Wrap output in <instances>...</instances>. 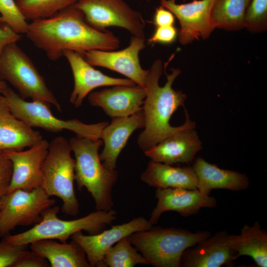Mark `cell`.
<instances>
[{
  "mask_svg": "<svg viewBox=\"0 0 267 267\" xmlns=\"http://www.w3.org/2000/svg\"><path fill=\"white\" fill-rule=\"evenodd\" d=\"M26 35L53 61L62 57L65 50L81 54L91 50H113L119 48L120 43L112 33L88 24L74 4L50 17L32 21Z\"/></svg>",
  "mask_w": 267,
  "mask_h": 267,
  "instance_id": "6da1fadb",
  "label": "cell"
},
{
  "mask_svg": "<svg viewBox=\"0 0 267 267\" xmlns=\"http://www.w3.org/2000/svg\"><path fill=\"white\" fill-rule=\"evenodd\" d=\"M163 66L161 60L155 61L146 75L144 89L146 97L142 106L144 129L137 138L139 147L144 152L151 149L159 142L182 128L183 124L173 127L170 124L173 114L180 106H183L186 95L172 88L181 71L172 68L171 73L165 72L167 81L163 86L159 85Z\"/></svg>",
  "mask_w": 267,
  "mask_h": 267,
  "instance_id": "7a4b0ae2",
  "label": "cell"
},
{
  "mask_svg": "<svg viewBox=\"0 0 267 267\" xmlns=\"http://www.w3.org/2000/svg\"><path fill=\"white\" fill-rule=\"evenodd\" d=\"M69 142L75 157V180L78 189L87 188L94 199L96 210L112 209V191L118 174L115 169L105 167L100 160L98 151L103 141L76 135Z\"/></svg>",
  "mask_w": 267,
  "mask_h": 267,
  "instance_id": "3957f363",
  "label": "cell"
},
{
  "mask_svg": "<svg viewBox=\"0 0 267 267\" xmlns=\"http://www.w3.org/2000/svg\"><path fill=\"white\" fill-rule=\"evenodd\" d=\"M210 235L208 231L192 232L181 228L152 226L148 229L134 232L127 238L149 265L155 267H180L184 251Z\"/></svg>",
  "mask_w": 267,
  "mask_h": 267,
  "instance_id": "277c9868",
  "label": "cell"
},
{
  "mask_svg": "<svg viewBox=\"0 0 267 267\" xmlns=\"http://www.w3.org/2000/svg\"><path fill=\"white\" fill-rule=\"evenodd\" d=\"M59 208L52 206L42 214V220L30 229L14 235L8 234L3 240L7 242L29 245L32 242L43 239L58 240L66 242L74 233L84 230L89 234L101 232L116 219V212L97 210L79 219L63 220L57 214Z\"/></svg>",
  "mask_w": 267,
  "mask_h": 267,
  "instance_id": "5b68a950",
  "label": "cell"
},
{
  "mask_svg": "<svg viewBox=\"0 0 267 267\" xmlns=\"http://www.w3.org/2000/svg\"><path fill=\"white\" fill-rule=\"evenodd\" d=\"M71 152L70 143L63 136H56L49 142L42 166L41 187L49 196H56L62 200V213L76 216L79 213V204L74 185L75 160Z\"/></svg>",
  "mask_w": 267,
  "mask_h": 267,
  "instance_id": "8992f818",
  "label": "cell"
},
{
  "mask_svg": "<svg viewBox=\"0 0 267 267\" xmlns=\"http://www.w3.org/2000/svg\"><path fill=\"white\" fill-rule=\"evenodd\" d=\"M0 78L12 85L23 98L43 101L61 111V105L44 78L16 42L7 44L0 54Z\"/></svg>",
  "mask_w": 267,
  "mask_h": 267,
  "instance_id": "52a82bcc",
  "label": "cell"
},
{
  "mask_svg": "<svg viewBox=\"0 0 267 267\" xmlns=\"http://www.w3.org/2000/svg\"><path fill=\"white\" fill-rule=\"evenodd\" d=\"M1 95L12 113L33 128H41L52 133L67 130L76 135L97 139L100 138L103 128L108 124L106 122L87 124L76 119H59L52 114L50 105L38 100L26 101L7 86Z\"/></svg>",
  "mask_w": 267,
  "mask_h": 267,
  "instance_id": "ba28073f",
  "label": "cell"
},
{
  "mask_svg": "<svg viewBox=\"0 0 267 267\" xmlns=\"http://www.w3.org/2000/svg\"><path fill=\"white\" fill-rule=\"evenodd\" d=\"M0 236H5L16 226L35 224L42 220V214L53 206L55 200L42 187L32 190L16 189L1 197Z\"/></svg>",
  "mask_w": 267,
  "mask_h": 267,
  "instance_id": "9c48e42d",
  "label": "cell"
},
{
  "mask_svg": "<svg viewBox=\"0 0 267 267\" xmlns=\"http://www.w3.org/2000/svg\"><path fill=\"white\" fill-rule=\"evenodd\" d=\"M74 5L83 13L87 22L97 30L117 27L133 36L145 37L143 17L123 0H79Z\"/></svg>",
  "mask_w": 267,
  "mask_h": 267,
  "instance_id": "30bf717a",
  "label": "cell"
},
{
  "mask_svg": "<svg viewBox=\"0 0 267 267\" xmlns=\"http://www.w3.org/2000/svg\"><path fill=\"white\" fill-rule=\"evenodd\" d=\"M145 47V37L133 36L129 45L123 49L91 50L82 55L92 66L117 72L144 88L148 70L141 67L139 55Z\"/></svg>",
  "mask_w": 267,
  "mask_h": 267,
  "instance_id": "8fae6325",
  "label": "cell"
},
{
  "mask_svg": "<svg viewBox=\"0 0 267 267\" xmlns=\"http://www.w3.org/2000/svg\"><path fill=\"white\" fill-rule=\"evenodd\" d=\"M185 119L180 130L167 137L151 149L144 151L151 160L169 165L188 164L202 148V142L184 107Z\"/></svg>",
  "mask_w": 267,
  "mask_h": 267,
  "instance_id": "7c38bea8",
  "label": "cell"
},
{
  "mask_svg": "<svg viewBox=\"0 0 267 267\" xmlns=\"http://www.w3.org/2000/svg\"><path fill=\"white\" fill-rule=\"evenodd\" d=\"M215 0H193L178 4L175 0H160L161 5L171 11L180 25L178 39L185 45L196 40L207 39L215 28L211 14Z\"/></svg>",
  "mask_w": 267,
  "mask_h": 267,
  "instance_id": "4fadbf2b",
  "label": "cell"
},
{
  "mask_svg": "<svg viewBox=\"0 0 267 267\" xmlns=\"http://www.w3.org/2000/svg\"><path fill=\"white\" fill-rule=\"evenodd\" d=\"M48 146L47 140L43 139L27 150H3L11 161L13 168L7 192L19 189L29 191L41 187L42 166Z\"/></svg>",
  "mask_w": 267,
  "mask_h": 267,
  "instance_id": "5bb4252c",
  "label": "cell"
},
{
  "mask_svg": "<svg viewBox=\"0 0 267 267\" xmlns=\"http://www.w3.org/2000/svg\"><path fill=\"white\" fill-rule=\"evenodd\" d=\"M153 225L143 217H136L121 224L95 234L85 235L79 231L71 236L84 251L91 267H101L107 251L118 241L134 232L150 228Z\"/></svg>",
  "mask_w": 267,
  "mask_h": 267,
  "instance_id": "9a60e30c",
  "label": "cell"
},
{
  "mask_svg": "<svg viewBox=\"0 0 267 267\" xmlns=\"http://www.w3.org/2000/svg\"><path fill=\"white\" fill-rule=\"evenodd\" d=\"M71 67L74 78V88L69 101L75 107L82 106L84 99L93 89L105 86L136 85L128 78L107 76L95 69L80 53L67 50L63 53Z\"/></svg>",
  "mask_w": 267,
  "mask_h": 267,
  "instance_id": "2e32d148",
  "label": "cell"
},
{
  "mask_svg": "<svg viewBox=\"0 0 267 267\" xmlns=\"http://www.w3.org/2000/svg\"><path fill=\"white\" fill-rule=\"evenodd\" d=\"M156 206L152 211L149 221L153 225L161 215L167 211H175L183 217L197 213L203 208H213L217 205L215 198L197 189H157Z\"/></svg>",
  "mask_w": 267,
  "mask_h": 267,
  "instance_id": "e0dca14e",
  "label": "cell"
},
{
  "mask_svg": "<svg viewBox=\"0 0 267 267\" xmlns=\"http://www.w3.org/2000/svg\"><path fill=\"white\" fill-rule=\"evenodd\" d=\"M146 97L145 89L137 85H117L88 95L89 104L101 108L112 118L126 117L142 109Z\"/></svg>",
  "mask_w": 267,
  "mask_h": 267,
  "instance_id": "ac0fdd59",
  "label": "cell"
},
{
  "mask_svg": "<svg viewBox=\"0 0 267 267\" xmlns=\"http://www.w3.org/2000/svg\"><path fill=\"white\" fill-rule=\"evenodd\" d=\"M228 235L225 231H220L186 249L182 255L180 267L233 266L239 256L229 245Z\"/></svg>",
  "mask_w": 267,
  "mask_h": 267,
  "instance_id": "d6986e66",
  "label": "cell"
},
{
  "mask_svg": "<svg viewBox=\"0 0 267 267\" xmlns=\"http://www.w3.org/2000/svg\"><path fill=\"white\" fill-rule=\"evenodd\" d=\"M144 124L142 109L128 116L112 118L111 123L103 128L100 137L104 148L99 157L105 167L115 169L117 159L128 139L135 131L144 128Z\"/></svg>",
  "mask_w": 267,
  "mask_h": 267,
  "instance_id": "ffe728a7",
  "label": "cell"
},
{
  "mask_svg": "<svg viewBox=\"0 0 267 267\" xmlns=\"http://www.w3.org/2000/svg\"><path fill=\"white\" fill-rule=\"evenodd\" d=\"M43 139L39 131L12 113L4 97L0 95V149L23 150Z\"/></svg>",
  "mask_w": 267,
  "mask_h": 267,
  "instance_id": "44dd1931",
  "label": "cell"
},
{
  "mask_svg": "<svg viewBox=\"0 0 267 267\" xmlns=\"http://www.w3.org/2000/svg\"><path fill=\"white\" fill-rule=\"evenodd\" d=\"M192 168L197 179V189L206 194H209L213 189L239 191L249 186V179L246 174L221 169L201 157L194 160Z\"/></svg>",
  "mask_w": 267,
  "mask_h": 267,
  "instance_id": "7402d4cb",
  "label": "cell"
},
{
  "mask_svg": "<svg viewBox=\"0 0 267 267\" xmlns=\"http://www.w3.org/2000/svg\"><path fill=\"white\" fill-rule=\"evenodd\" d=\"M140 178L149 186L157 189H195L197 187V177L192 167H175L152 160L148 163Z\"/></svg>",
  "mask_w": 267,
  "mask_h": 267,
  "instance_id": "603a6c76",
  "label": "cell"
},
{
  "mask_svg": "<svg viewBox=\"0 0 267 267\" xmlns=\"http://www.w3.org/2000/svg\"><path fill=\"white\" fill-rule=\"evenodd\" d=\"M31 251L45 258L51 267H91L83 250L77 243L43 239L31 243Z\"/></svg>",
  "mask_w": 267,
  "mask_h": 267,
  "instance_id": "cb8c5ba5",
  "label": "cell"
},
{
  "mask_svg": "<svg viewBox=\"0 0 267 267\" xmlns=\"http://www.w3.org/2000/svg\"><path fill=\"white\" fill-rule=\"evenodd\" d=\"M228 242L239 257L248 256L257 266L267 267V233L258 222L251 226L244 225L239 234H229Z\"/></svg>",
  "mask_w": 267,
  "mask_h": 267,
  "instance_id": "d4e9b609",
  "label": "cell"
},
{
  "mask_svg": "<svg viewBox=\"0 0 267 267\" xmlns=\"http://www.w3.org/2000/svg\"><path fill=\"white\" fill-rule=\"evenodd\" d=\"M250 0H215L211 20L215 28L237 31L244 28V18Z\"/></svg>",
  "mask_w": 267,
  "mask_h": 267,
  "instance_id": "484cf974",
  "label": "cell"
},
{
  "mask_svg": "<svg viewBox=\"0 0 267 267\" xmlns=\"http://www.w3.org/2000/svg\"><path fill=\"white\" fill-rule=\"evenodd\" d=\"M138 264L149 265L126 237L118 241L107 251L101 267H133Z\"/></svg>",
  "mask_w": 267,
  "mask_h": 267,
  "instance_id": "4316f807",
  "label": "cell"
},
{
  "mask_svg": "<svg viewBox=\"0 0 267 267\" xmlns=\"http://www.w3.org/2000/svg\"><path fill=\"white\" fill-rule=\"evenodd\" d=\"M79 0H15L26 20L32 21L50 17Z\"/></svg>",
  "mask_w": 267,
  "mask_h": 267,
  "instance_id": "83f0119b",
  "label": "cell"
},
{
  "mask_svg": "<svg viewBox=\"0 0 267 267\" xmlns=\"http://www.w3.org/2000/svg\"><path fill=\"white\" fill-rule=\"evenodd\" d=\"M244 28L252 33L267 28V0H250L246 10Z\"/></svg>",
  "mask_w": 267,
  "mask_h": 267,
  "instance_id": "f1b7e54d",
  "label": "cell"
},
{
  "mask_svg": "<svg viewBox=\"0 0 267 267\" xmlns=\"http://www.w3.org/2000/svg\"><path fill=\"white\" fill-rule=\"evenodd\" d=\"M0 23L8 26L19 34H26L29 25L15 0H0Z\"/></svg>",
  "mask_w": 267,
  "mask_h": 267,
  "instance_id": "f546056e",
  "label": "cell"
},
{
  "mask_svg": "<svg viewBox=\"0 0 267 267\" xmlns=\"http://www.w3.org/2000/svg\"><path fill=\"white\" fill-rule=\"evenodd\" d=\"M28 245L12 244L2 240L0 242V267H14L28 252Z\"/></svg>",
  "mask_w": 267,
  "mask_h": 267,
  "instance_id": "4dcf8cb0",
  "label": "cell"
},
{
  "mask_svg": "<svg viewBox=\"0 0 267 267\" xmlns=\"http://www.w3.org/2000/svg\"><path fill=\"white\" fill-rule=\"evenodd\" d=\"M178 30L175 26L156 27V29L148 39V44H170L175 42L178 38Z\"/></svg>",
  "mask_w": 267,
  "mask_h": 267,
  "instance_id": "1f68e13d",
  "label": "cell"
},
{
  "mask_svg": "<svg viewBox=\"0 0 267 267\" xmlns=\"http://www.w3.org/2000/svg\"><path fill=\"white\" fill-rule=\"evenodd\" d=\"M12 163L0 149V198L7 193L12 174Z\"/></svg>",
  "mask_w": 267,
  "mask_h": 267,
  "instance_id": "d6a6232c",
  "label": "cell"
},
{
  "mask_svg": "<svg viewBox=\"0 0 267 267\" xmlns=\"http://www.w3.org/2000/svg\"><path fill=\"white\" fill-rule=\"evenodd\" d=\"M49 267V264L45 258L32 251H28L14 266V267Z\"/></svg>",
  "mask_w": 267,
  "mask_h": 267,
  "instance_id": "836d02e7",
  "label": "cell"
},
{
  "mask_svg": "<svg viewBox=\"0 0 267 267\" xmlns=\"http://www.w3.org/2000/svg\"><path fill=\"white\" fill-rule=\"evenodd\" d=\"M152 22L156 27L173 26L175 16L171 11L161 5L156 8Z\"/></svg>",
  "mask_w": 267,
  "mask_h": 267,
  "instance_id": "e575fe53",
  "label": "cell"
},
{
  "mask_svg": "<svg viewBox=\"0 0 267 267\" xmlns=\"http://www.w3.org/2000/svg\"><path fill=\"white\" fill-rule=\"evenodd\" d=\"M21 36L6 25L0 26V55L4 47L8 44L17 42Z\"/></svg>",
  "mask_w": 267,
  "mask_h": 267,
  "instance_id": "d590c367",
  "label": "cell"
},
{
  "mask_svg": "<svg viewBox=\"0 0 267 267\" xmlns=\"http://www.w3.org/2000/svg\"><path fill=\"white\" fill-rule=\"evenodd\" d=\"M6 86L5 82L0 78V95H1L3 90Z\"/></svg>",
  "mask_w": 267,
  "mask_h": 267,
  "instance_id": "8d00e7d4",
  "label": "cell"
},
{
  "mask_svg": "<svg viewBox=\"0 0 267 267\" xmlns=\"http://www.w3.org/2000/svg\"><path fill=\"white\" fill-rule=\"evenodd\" d=\"M1 207H2V201H1V198H0V211H1Z\"/></svg>",
  "mask_w": 267,
  "mask_h": 267,
  "instance_id": "74e56055",
  "label": "cell"
},
{
  "mask_svg": "<svg viewBox=\"0 0 267 267\" xmlns=\"http://www.w3.org/2000/svg\"><path fill=\"white\" fill-rule=\"evenodd\" d=\"M147 0V1H150V0Z\"/></svg>",
  "mask_w": 267,
  "mask_h": 267,
  "instance_id": "f35d334b",
  "label": "cell"
}]
</instances>
